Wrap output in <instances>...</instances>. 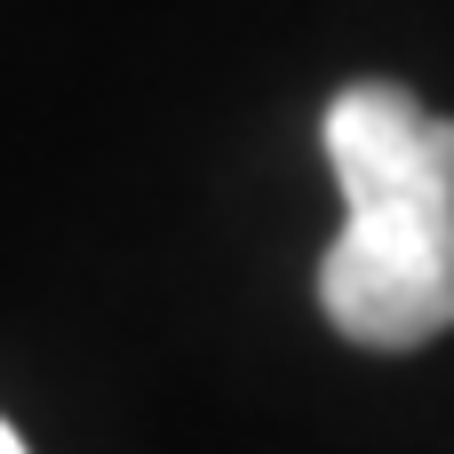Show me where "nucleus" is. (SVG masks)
Masks as SVG:
<instances>
[{
	"label": "nucleus",
	"instance_id": "1",
	"mask_svg": "<svg viewBox=\"0 0 454 454\" xmlns=\"http://www.w3.org/2000/svg\"><path fill=\"white\" fill-rule=\"evenodd\" d=\"M343 231L319 263V311L367 351H415L454 327V120L391 80L327 104Z\"/></svg>",
	"mask_w": 454,
	"mask_h": 454
},
{
	"label": "nucleus",
	"instance_id": "2",
	"mask_svg": "<svg viewBox=\"0 0 454 454\" xmlns=\"http://www.w3.org/2000/svg\"><path fill=\"white\" fill-rule=\"evenodd\" d=\"M0 454H24V439H16V431H8V423H0Z\"/></svg>",
	"mask_w": 454,
	"mask_h": 454
}]
</instances>
